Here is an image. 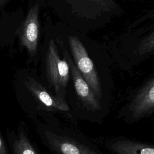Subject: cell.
Wrapping results in <instances>:
<instances>
[{"label":"cell","mask_w":154,"mask_h":154,"mask_svg":"<svg viewBox=\"0 0 154 154\" xmlns=\"http://www.w3.org/2000/svg\"><path fill=\"white\" fill-rule=\"evenodd\" d=\"M46 72L54 87L55 96L64 99L66 88L69 79L70 68L65 57L61 60L54 40H51L46 54Z\"/></svg>","instance_id":"6da1fadb"},{"label":"cell","mask_w":154,"mask_h":154,"mask_svg":"<svg viewBox=\"0 0 154 154\" xmlns=\"http://www.w3.org/2000/svg\"><path fill=\"white\" fill-rule=\"evenodd\" d=\"M68 40L73 63L77 70L86 81L96 97L100 99L102 96L100 79L84 46L75 36L69 35Z\"/></svg>","instance_id":"7a4b0ae2"},{"label":"cell","mask_w":154,"mask_h":154,"mask_svg":"<svg viewBox=\"0 0 154 154\" xmlns=\"http://www.w3.org/2000/svg\"><path fill=\"white\" fill-rule=\"evenodd\" d=\"M39 5L34 4L29 10L20 29L19 38L21 44L25 47L31 56L36 54L38 41Z\"/></svg>","instance_id":"3957f363"},{"label":"cell","mask_w":154,"mask_h":154,"mask_svg":"<svg viewBox=\"0 0 154 154\" xmlns=\"http://www.w3.org/2000/svg\"><path fill=\"white\" fill-rule=\"evenodd\" d=\"M64 57L69 64L75 91L83 105L88 110L92 111L101 109V105L99 102V99L96 97L86 81L77 70L73 61L66 49L64 51Z\"/></svg>","instance_id":"277c9868"},{"label":"cell","mask_w":154,"mask_h":154,"mask_svg":"<svg viewBox=\"0 0 154 154\" xmlns=\"http://www.w3.org/2000/svg\"><path fill=\"white\" fill-rule=\"evenodd\" d=\"M128 111L134 119H140L154 111V76L139 90L131 102Z\"/></svg>","instance_id":"5b68a950"},{"label":"cell","mask_w":154,"mask_h":154,"mask_svg":"<svg viewBox=\"0 0 154 154\" xmlns=\"http://www.w3.org/2000/svg\"><path fill=\"white\" fill-rule=\"evenodd\" d=\"M24 84L32 95L43 106L52 110L67 111L69 109L64 99L51 94L46 89L32 78L28 77Z\"/></svg>","instance_id":"8992f818"},{"label":"cell","mask_w":154,"mask_h":154,"mask_svg":"<svg viewBox=\"0 0 154 154\" xmlns=\"http://www.w3.org/2000/svg\"><path fill=\"white\" fill-rule=\"evenodd\" d=\"M49 146L59 154H98L93 150L66 136L52 132L45 133Z\"/></svg>","instance_id":"52a82bcc"},{"label":"cell","mask_w":154,"mask_h":154,"mask_svg":"<svg viewBox=\"0 0 154 154\" xmlns=\"http://www.w3.org/2000/svg\"><path fill=\"white\" fill-rule=\"evenodd\" d=\"M110 149L116 154H154V145L128 140L114 141Z\"/></svg>","instance_id":"ba28073f"},{"label":"cell","mask_w":154,"mask_h":154,"mask_svg":"<svg viewBox=\"0 0 154 154\" xmlns=\"http://www.w3.org/2000/svg\"><path fill=\"white\" fill-rule=\"evenodd\" d=\"M11 151L12 154H38L22 126L12 142Z\"/></svg>","instance_id":"9c48e42d"},{"label":"cell","mask_w":154,"mask_h":154,"mask_svg":"<svg viewBox=\"0 0 154 154\" xmlns=\"http://www.w3.org/2000/svg\"><path fill=\"white\" fill-rule=\"evenodd\" d=\"M137 51L140 55L154 51V31L141 41Z\"/></svg>","instance_id":"30bf717a"},{"label":"cell","mask_w":154,"mask_h":154,"mask_svg":"<svg viewBox=\"0 0 154 154\" xmlns=\"http://www.w3.org/2000/svg\"><path fill=\"white\" fill-rule=\"evenodd\" d=\"M0 154H8L4 140L0 133Z\"/></svg>","instance_id":"8fae6325"},{"label":"cell","mask_w":154,"mask_h":154,"mask_svg":"<svg viewBox=\"0 0 154 154\" xmlns=\"http://www.w3.org/2000/svg\"><path fill=\"white\" fill-rule=\"evenodd\" d=\"M5 1H6V0H0V6L2 5Z\"/></svg>","instance_id":"7c38bea8"}]
</instances>
